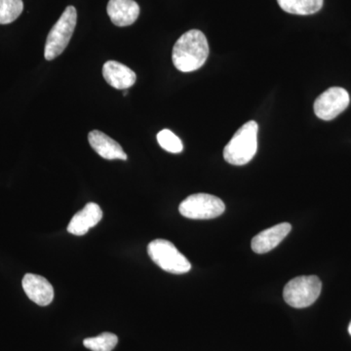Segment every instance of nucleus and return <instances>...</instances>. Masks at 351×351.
<instances>
[{
    "instance_id": "12",
    "label": "nucleus",
    "mask_w": 351,
    "mask_h": 351,
    "mask_svg": "<svg viewBox=\"0 0 351 351\" xmlns=\"http://www.w3.org/2000/svg\"><path fill=\"white\" fill-rule=\"evenodd\" d=\"M88 140L92 149L103 158L108 160H114V159L126 160L127 156L122 149L121 145L103 132L98 130L90 132Z\"/></svg>"
},
{
    "instance_id": "18",
    "label": "nucleus",
    "mask_w": 351,
    "mask_h": 351,
    "mask_svg": "<svg viewBox=\"0 0 351 351\" xmlns=\"http://www.w3.org/2000/svg\"><path fill=\"white\" fill-rule=\"evenodd\" d=\"M348 332H350V335L351 336V322H350V326H348Z\"/></svg>"
},
{
    "instance_id": "4",
    "label": "nucleus",
    "mask_w": 351,
    "mask_h": 351,
    "mask_svg": "<svg viewBox=\"0 0 351 351\" xmlns=\"http://www.w3.org/2000/svg\"><path fill=\"white\" fill-rule=\"evenodd\" d=\"M322 282L315 276H299L289 281L283 291L286 304L295 308L311 306L317 301Z\"/></svg>"
},
{
    "instance_id": "16",
    "label": "nucleus",
    "mask_w": 351,
    "mask_h": 351,
    "mask_svg": "<svg viewBox=\"0 0 351 351\" xmlns=\"http://www.w3.org/2000/svg\"><path fill=\"white\" fill-rule=\"evenodd\" d=\"M24 10L23 0H0V25L11 24Z\"/></svg>"
},
{
    "instance_id": "5",
    "label": "nucleus",
    "mask_w": 351,
    "mask_h": 351,
    "mask_svg": "<svg viewBox=\"0 0 351 351\" xmlns=\"http://www.w3.org/2000/svg\"><path fill=\"white\" fill-rule=\"evenodd\" d=\"M147 253L160 269L170 274H186L191 269L188 258L176 248L172 242L167 240H154L147 247Z\"/></svg>"
},
{
    "instance_id": "8",
    "label": "nucleus",
    "mask_w": 351,
    "mask_h": 351,
    "mask_svg": "<svg viewBox=\"0 0 351 351\" xmlns=\"http://www.w3.org/2000/svg\"><path fill=\"white\" fill-rule=\"evenodd\" d=\"M22 285L25 295L38 306H48L54 299V288L43 276L27 274L23 278Z\"/></svg>"
},
{
    "instance_id": "14",
    "label": "nucleus",
    "mask_w": 351,
    "mask_h": 351,
    "mask_svg": "<svg viewBox=\"0 0 351 351\" xmlns=\"http://www.w3.org/2000/svg\"><path fill=\"white\" fill-rule=\"evenodd\" d=\"M282 10L294 15H313L323 7L324 0H277Z\"/></svg>"
},
{
    "instance_id": "1",
    "label": "nucleus",
    "mask_w": 351,
    "mask_h": 351,
    "mask_svg": "<svg viewBox=\"0 0 351 351\" xmlns=\"http://www.w3.org/2000/svg\"><path fill=\"white\" fill-rule=\"evenodd\" d=\"M209 56L206 36L198 29H191L178 39L173 48L172 59L176 69L182 73L197 71Z\"/></svg>"
},
{
    "instance_id": "11",
    "label": "nucleus",
    "mask_w": 351,
    "mask_h": 351,
    "mask_svg": "<svg viewBox=\"0 0 351 351\" xmlns=\"http://www.w3.org/2000/svg\"><path fill=\"white\" fill-rule=\"evenodd\" d=\"M103 211L96 203H88L86 206L77 212L69 221L68 232L73 235L86 234L90 228L100 223Z\"/></svg>"
},
{
    "instance_id": "3",
    "label": "nucleus",
    "mask_w": 351,
    "mask_h": 351,
    "mask_svg": "<svg viewBox=\"0 0 351 351\" xmlns=\"http://www.w3.org/2000/svg\"><path fill=\"white\" fill-rule=\"evenodd\" d=\"M77 22V12L73 6H68L54 27L51 29L45 43L44 57L52 61L60 56L71 41Z\"/></svg>"
},
{
    "instance_id": "19",
    "label": "nucleus",
    "mask_w": 351,
    "mask_h": 351,
    "mask_svg": "<svg viewBox=\"0 0 351 351\" xmlns=\"http://www.w3.org/2000/svg\"><path fill=\"white\" fill-rule=\"evenodd\" d=\"M123 95H124V96H127V95H128V92H127V91L124 92Z\"/></svg>"
},
{
    "instance_id": "10",
    "label": "nucleus",
    "mask_w": 351,
    "mask_h": 351,
    "mask_svg": "<svg viewBox=\"0 0 351 351\" xmlns=\"http://www.w3.org/2000/svg\"><path fill=\"white\" fill-rule=\"evenodd\" d=\"M107 11L113 24L117 27H128L137 21L140 6L134 0H110Z\"/></svg>"
},
{
    "instance_id": "2",
    "label": "nucleus",
    "mask_w": 351,
    "mask_h": 351,
    "mask_svg": "<svg viewBox=\"0 0 351 351\" xmlns=\"http://www.w3.org/2000/svg\"><path fill=\"white\" fill-rule=\"evenodd\" d=\"M258 123L253 120L240 127L223 149L226 162L237 166L250 162L258 151Z\"/></svg>"
},
{
    "instance_id": "13",
    "label": "nucleus",
    "mask_w": 351,
    "mask_h": 351,
    "mask_svg": "<svg viewBox=\"0 0 351 351\" xmlns=\"http://www.w3.org/2000/svg\"><path fill=\"white\" fill-rule=\"evenodd\" d=\"M103 75L110 86L119 90L128 89L137 80V75L130 68L117 61H108L104 64Z\"/></svg>"
},
{
    "instance_id": "6",
    "label": "nucleus",
    "mask_w": 351,
    "mask_h": 351,
    "mask_svg": "<svg viewBox=\"0 0 351 351\" xmlns=\"http://www.w3.org/2000/svg\"><path fill=\"white\" fill-rule=\"evenodd\" d=\"M226 205L217 196L207 193L189 195L179 206L182 216L191 219H210L221 216L225 212Z\"/></svg>"
},
{
    "instance_id": "7",
    "label": "nucleus",
    "mask_w": 351,
    "mask_h": 351,
    "mask_svg": "<svg viewBox=\"0 0 351 351\" xmlns=\"http://www.w3.org/2000/svg\"><path fill=\"white\" fill-rule=\"evenodd\" d=\"M348 91L341 87H332L320 95L314 103V112L318 119L332 120L345 112L350 105Z\"/></svg>"
},
{
    "instance_id": "9",
    "label": "nucleus",
    "mask_w": 351,
    "mask_h": 351,
    "mask_svg": "<svg viewBox=\"0 0 351 351\" xmlns=\"http://www.w3.org/2000/svg\"><path fill=\"white\" fill-rule=\"evenodd\" d=\"M291 230L292 226L290 223H282L258 233L252 239V250L257 254H265L274 250L287 237Z\"/></svg>"
},
{
    "instance_id": "15",
    "label": "nucleus",
    "mask_w": 351,
    "mask_h": 351,
    "mask_svg": "<svg viewBox=\"0 0 351 351\" xmlns=\"http://www.w3.org/2000/svg\"><path fill=\"white\" fill-rule=\"evenodd\" d=\"M117 343H119V338L117 335L107 332L83 341L85 348L92 351H112Z\"/></svg>"
},
{
    "instance_id": "17",
    "label": "nucleus",
    "mask_w": 351,
    "mask_h": 351,
    "mask_svg": "<svg viewBox=\"0 0 351 351\" xmlns=\"http://www.w3.org/2000/svg\"><path fill=\"white\" fill-rule=\"evenodd\" d=\"M157 142L163 149L171 154H180L184 149V145L180 138L168 129H164L157 134Z\"/></svg>"
}]
</instances>
